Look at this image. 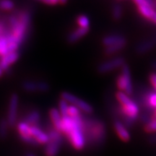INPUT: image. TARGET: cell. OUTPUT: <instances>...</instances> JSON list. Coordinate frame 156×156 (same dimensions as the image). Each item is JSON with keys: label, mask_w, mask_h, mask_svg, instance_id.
<instances>
[{"label": "cell", "mask_w": 156, "mask_h": 156, "mask_svg": "<svg viewBox=\"0 0 156 156\" xmlns=\"http://www.w3.org/2000/svg\"><path fill=\"white\" fill-rule=\"evenodd\" d=\"M31 13L28 9H20L7 17V27L20 46L28 38L31 29Z\"/></svg>", "instance_id": "cell-1"}, {"label": "cell", "mask_w": 156, "mask_h": 156, "mask_svg": "<svg viewBox=\"0 0 156 156\" xmlns=\"http://www.w3.org/2000/svg\"><path fill=\"white\" fill-rule=\"evenodd\" d=\"M62 133L67 136L76 151H82L86 145L82 115L76 118H71L69 116L62 117Z\"/></svg>", "instance_id": "cell-2"}, {"label": "cell", "mask_w": 156, "mask_h": 156, "mask_svg": "<svg viewBox=\"0 0 156 156\" xmlns=\"http://www.w3.org/2000/svg\"><path fill=\"white\" fill-rule=\"evenodd\" d=\"M116 100L119 103V112L122 115L123 122L127 126H132L137 119L140 115V108L135 101L132 100L129 95L118 91L116 93Z\"/></svg>", "instance_id": "cell-3"}, {"label": "cell", "mask_w": 156, "mask_h": 156, "mask_svg": "<svg viewBox=\"0 0 156 156\" xmlns=\"http://www.w3.org/2000/svg\"><path fill=\"white\" fill-rule=\"evenodd\" d=\"M83 119L86 144L87 142L95 145L103 144L106 135L104 124L101 121L85 116H83Z\"/></svg>", "instance_id": "cell-4"}, {"label": "cell", "mask_w": 156, "mask_h": 156, "mask_svg": "<svg viewBox=\"0 0 156 156\" xmlns=\"http://www.w3.org/2000/svg\"><path fill=\"white\" fill-rule=\"evenodd\" d=\"M49 137L48 143L45 145L44 153L46 156H56L59 153L60 148L63 142L62 132L57 131L53 126H49L47 130Z\"/></svg>", "instance_id": "cell-5"}, {"label": "cell", "mask_w": 156, "mask_h": 156, "mask_svg": "<svg viewBox=\"0 0 156 156\" xmlns=\"http://www.w3.org/2000/svg\"><path fill=\"white\" fill-rule=\"evenodd\" d=\"M116 84L119 91H122L129 96L133 93V84L132 80L131 72L129 67L126 64L121 68V73L116 78Z\"/></svg>", "instance_id": "cell-6"}, {"label": "cell", "mask_w": 156, "mask_h": 156, "mask_svg": "<svg viewBox=\"0 0 156 156\" xmlns=\"http://www.w3.org/2000/svg\"><path fill=\"white\" fill-rule=\"evenodd\" d=\"M20 45L15 37L9 32L7 27L0 35V57L12 51H17Z\"/></svg>", "instance_id": "cell-7"}, {"label": "cell", "mask_w": 156, "mask_h": 156, "mask_svg": "<svg viewBox=\"0 0 156 156\" xmlns=\"http://www.w3.org/2000/svg\"><path fill=\"white\" fill-rule=\"evenodd\" d=\"M62 99L67 101L72 106H75L82 112L86 114H91L93 112V106L89 103L86 102L83 99L80 98L76 95L68 92H62L61 94Z\"/></svg>", "instance_id": "cell-8"}, {"label": "cell", "mask_w": 156, "mask_h": 156, "mask_svg": "<svg viewBox=\"0 0 156 156\" xmlns=\"http://www.w3.org/2000/svg\"><path fill=\"white\" fill-rule=\"evenodd\" d=\"M126 64V60L122 56H117L103 62L98 67V72L101 74H106L115 69H121Z\"/></svg>", "instance_id": "cell-9"}, {"label": "cell", "mask_w": 156, "mask_h": 156, "mask_svg": "<svg viewBox=\"0 0 156 156\" xmlns=\"http://www.w3.org/2000/svg\"><path fill=\"white\" fill-rule=\"evenodd\" d=\"M19 106V96L16 93H13L9 98L7 121L9 127H13L17 124V111Z\"/></svg>", "instance_id": "cell-10"}, {"label": "cell", "mask_w": 156, "mask_h": 156, "mask_svg": "<svg viewBox=\"0 0 156 156\" xmlns=\"http://www.w3.org/2000/svg\"><path fill=\"white\" fill-rule=\"evenodd\" d=\"M17 129L20 138L25 143L28 144L29 145L35 146V147L39 145L38 142L31 135L30 126L28 125V124H26L23 121L20 122L17 125Z\"/></svg>", "instance_id": "cell-11"}, {"label": "cell", "mask_w": 156, "mask_h": 156, "mask_svg": "<svg viewBox=\"0 0 156 156\" xmlns=\"http://www.w3.org/2000/svg\"><path fill=\"white\" fill-rule=\"evenodd\" d=\"M23 89L28 93L47 92L50 90L49 84L44 81H25L22 85Z\"/></svg>", "instance_id": "cell-12"}, {"label": "cell", "mask_w": 156, "mask_h": 156, "mask_svg": "<svg viewBox=\"0 0 156 156\" xmlns=\"http://www.w3.org/2000/svg\"><path fill=\"white\" fill-rule=\"evenodd\" d=\"M114 131L119 136V138L124 142H128L131 140V134L129 131L127 126L123 123L121 120H114L113 124Z\"/></svg>", "instance_id": "cell-13"}, {"label": "cell", "mask_w": 156, "mask_h": 156, "mask_svg": "<svg viewBox=\"0 0 156 156\" xmlns=\"http://www.w3.org/2000/svg\"><path fill=\"white\" fill-rule=\"evenodd\" d=\"M19 56L20 54L17 51L10 52L3 56L2 57L0 58V68L3 72L8 71L9 69H10V66L18 59Z\"/></svg>", "instance_id": "cell-14"}, {"label": "cell", "mask_w": 156, "mask_h": 156, "mask_svg": "<svg viewBox=\"0 0 156 156\" xmlns=\"http://www.w3.org/2000/svg\"><path fill=\"white\" fill-rule=\"evenodd\" d=\"M156 47V35L151 38L140 42L136 45L135 51L136 54H143L153 50L154 48Z\"/></svg>", "instance_id": "cell-15"}, {"label": "cell", "mask_w": 156, "mask_h": 156, "mask_svg": "<svg viewBox=\"0 0 156 156\" xmlns=\"http://www.w3.org/2000/svg\"><path fill=\"white\" fill-rule=\"evenodd\" d=\"M30 132L31 135L34 138L35 140L38 142L39 145H46L48 143V140H49V137H48L47 132H44L39 126H30Z\"/></svg>", "instance_id": "cell-16"}, {"label": "cell", "mask_w": 156, "mask_h": 156, "mask_svg": "<svg viewBox=\"0 0 156 156\" xmlns=\"http://www.w3.org/2000/svg\"><path fill=\"white\" fill-rule=\"evenodd\" d=\"M127 40L124 36L119 34H111L102 39V44L105 48L119 44H126Z\"/></svg>", "instance_id": "cell-17"}, {"label": "cell", "mask_w": 156, "mask_h": 156, "mask_svg": "<svg viewBox=\"0 0 156 156\" xmlns=\"http://www.w3.org/2000/svg\"><path fill=\"white\" fill-rule=\"evenodd\" d=\"M136 8H137V10L139 12L140 14L144 18H145L149 21L151 20L153 15L156 12V10L154 9L153 4L151 2H147L146 4H144V5L136 6Z\"/></svg>", "instance_id": "cell-18"}, {"label": "cell", "mask_w": 156, "mask_h": 156, "mask_svg": "<svg viewBox=\"0 0 156 156\" xmlns=\"http://www.w3.org/2000/svg\"><path fill=\"white\" fill-rule=\"evenodd\" d=\"M90 28H77L76 30H73L67 36V41L69 44H75L78 41L83 38L84 36H85L88 34Z\"/></svg>", "instance_id": "cell-19"}, {"label": "cell", "mask_w": 156, "mask_h": 156, "mask_svg": "<svg viewBox=\"0 0 156 156\" xmlns=\"http://www.w3.org/2000/svg\"><path fill=\"white\" fill-rule=\"evenodd\" d=\"M49 116L54 127L55 128L57 131L62 132V116L61 114H60L59 111L56 108L50 109Z\"/></svg>", "instance_id": "cell-20"}, {"label": "cell", "mask_w": 156, "mask_h": 156, "mask_svg": "<svg viewBox=\"0 0 156 156\" xmlns=\"http://www.w3.org/2000/svg\"><path fill=\"white\" fill-rule=\"evenodd\" d=\"M41 120V114L38 110H32L26 115L23 122L30 126H39V123Z\"/></svg>", "instance_id": "cell-21"}, {"label": "cell", "mask_w": 156, "mask_h": 156, "mask_svg": "<svg viewBox=\"0 0 156 156\" xmlns=\"http://www.w3.org/2000/svg\"><path fill=\"white\" fill-rule=\"evenodd\" d=\"M144 103L148 108H156V92H149L145 95L143 98Z\"/></svg>", "instance_id": "cell-22"}, {"label": "cell", "mask_w": 156, "mask_h": 156, "mask_svg": "<svg viewBox=\"0 0 156 156\" xmlns=\"http://www.w3.org/2000/svg\"><path fill=\"white\" fill-rule=\"evenodd\" d=\"M9 127L7 119H2L0 120V140L6 139L8 133V129Z\"/></svg>", "instance_id": "cell-23"}, {"label": "cell", "mask_w": 156, "mask_h": 156, "mask_svg": "<svg viewBox=\"0 0 156 156\" xmlns=\"http://www.w3.org/2000/svg\"><path fill=\"white\" fill-rule=\"evenodd\" d=\"M126 44H119V45H114V46H108V47L105 48V54L108 56L113 55L118 52L121 51L126 47Z\"/></svg>", "instance_id": "cell-24"}, {"label": "cell", "mask_w": 156, "mask_h": 156, "mask_svg": "<svg viewBox=\"0 0 156 156\" xmlns=\"http://www.w3.org/2000/svg\"><path fill=\"white\" fill-rule=\"evenodd\" d=\"M77 23L80 28H90V21L89 17L85 15H80L77 17Z\"/></svg>", "instance_id": "cell-25"}, {"label": "cell", "mask_w": 156, "mask_h": 156, "mask_svg": "<svg viewBox=\"0 0 156 156\" xmlns=\"http://www.w3.org/2000/svg\"><path fill=\"white\" fill-rule=\"evenodd\" d=\"M15 4L12 0H0V9L2 11H11L14 9Z\"/></svg>", "instance_id": "cell-26"}, {"label": "cell", "mask_w": 156, "mask_h": 156, "mask_svg": "<svg viewBox=\"0 0 156 156\" xmlns=\"http://www.w3.org/2000/svg\"><path fill=\"white\" fill-rule=\"evenodd\" d=\"M123 9L122 7L119 4L115 5L112 9V17L114 20H119L122 17Z\"/></svg>", "instance_id": "cell-27"}, {"label": "cell", "mask_w": 156, "mask_h": 156, "mask_svg": "<svg viewBox=\"0 0 156 156\" xmlns=\"http://www.w3.org/2000/svg\"><path fill=\"white\" fill-rule=\"evenodd\" d=\"M58 106H59V111L60 114H61L62 117L68 116V108H69V103L67 101H65L63 99H61L58 103Z\"/></svg>", "instance_id": "cell-28"}, {"label": "cell", "mask_w": 156, "mask_h": 156, "mask_svg": "<svg viewBox=\"0 0 156 156\" xmlns=\"http://www.w3.org/2000/svg\"><path fill=\"white\" fill-rule=\"evenodd\" d=\"M145 131L147 133H156V119H151L145 125Z\"/></svg>", "instance_id": "cell-29"}, {"label": "cell", "mask_w": 156, "mask_h": 156, "mask_svg": "<svg viewBox=\"0 0 156 156\" xmlns=\"http://www.w3.org/2000/svg\"><path fill=\"white\" fill-rule=\"evenodd\" d=\"M82 115V112L79 110L75 106L69 105V108H68V116L71 118H76V117L80 116Z\"/></svg>", "instance_id": "cell-30"}, {"label": "cell", "mask_w": 156, "mask_h": 156, "mask_svg": "<svg viewBox=\"0 0 156 156\" xmlns=\"http://www.w3.org/2000/svg\"><path fill=\"white\" fill-rule=\"evenodd\" d=\"M149 80L151 85L153 87L154 90L156 92V72L152 73L149 76Z\"/></svg>", "instance_id": "cell-31"}, {"label": "cell", "mask_w": 156, "mask_h": 156, "mask_svg": "<svg viewBox=\"0 0 156 156\" xmlns=\"http://www.w3.org/2000/svg\"><path fill=\"white\" fill-rule=\"evenodd\" d=\"M38 1L42 2L50 5H54L58 3V0H38Z\"/></svg>", "instance_id": "cell-32"}, {"label": "cell", "mask_w": 156, "mask_h": 156, "mask_svg": "<svg viewBox=\"0 0 156 156\" xmlns=\"http://www.w3.org/2000/svg\"><path fill=\"white\" fill-rule=\"evenodd\" d=\"M151 22L153 23H154V24L155 25H156V12L155 13V15H153V18L151 19Z\"/></svg>", "instance_id": "cell-33"}, {"label": "cell", "mask_w": 156, "mask_h": 156, "mask_svg": "<svg viewBox=\"0 0 156 156\" xmlns=\"http://www.w3.org/2000/svg\"><path fill=\"white\" fill-rule=\"evenodd\" d=\"M152 67H153L155 70H156V62H154L152 64Z\"/></svg>", "instance_id": "cell-34"}, {"label": "cell", "mask_w": 156, "mask_h": 156, "mask_svg": "<svg viewBox=\"0 0 156 156\" xmlns=\"http://www.w3.org/2000/svg\"><path fill=\"white\" fill-rule=\"evenodd\" d=\"M152 118H154V119H156V108L154 110V114H153V116L152 117Z\"/></svg>", "instance_id": "cell-35"}, {"label": "cell", "mask_w": 156, "mask_h": 156, "mask_svg": "<svg viewBox=\"0 0 156 156\" xmlns=\"http://www.w3.org/2000/svg\"><path fill=\"white\" fill-rule=\"evenodd\" d=\"M2 73H3V71L2 70L1 68H0V77H2Z\"/></svg>", "instance_id": "cell-36"}, {"label": "cell", "mask_w": 156, "mask_h": 156, "mask_svg": "<svg viewBox=\"0 0 156 156\" xmlns=\"http://www.w3.org/2000/svg\"><path fill=\"white\" fill-rule=\"evenodd\" d=\"M26 156H35V155H34V154H32V153H28Z\"/></svg>", "instance_id": "cell-37"}, {"label": "cell", "mask_w": 156, "mask_h": 156, "mask_svg": "<svg viewBox=\"0 0 156 156\" xmlns=\"http://www.w3.org/2000/svg\"><path fill=\"white\" fill-rule=\"evenodd\" d=\"M149 1H150V2H151L152 4H153V0H149Z\"/></svg>", "instance_id": "cell-38"}]
</instances>
